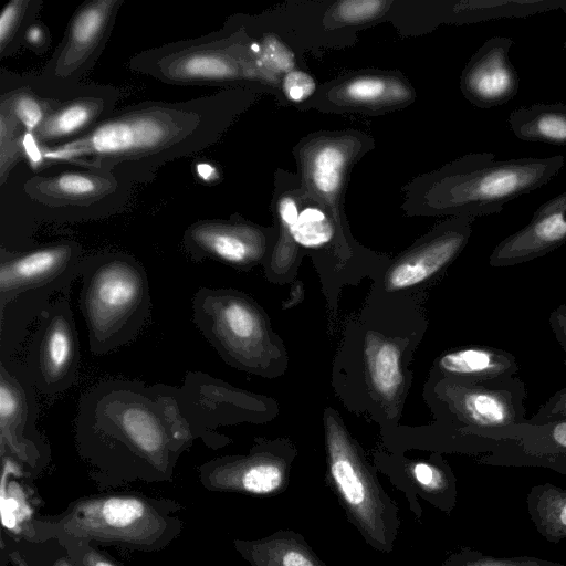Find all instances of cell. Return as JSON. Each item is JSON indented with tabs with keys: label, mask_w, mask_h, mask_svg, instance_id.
Listing matches in <instances>:
<instances>
[{
	"label": "cell",
	"mask_w": 566,
	"mask_h": 566,
	"mask_svg": "<svg viewBox=\"0 0 566 566\" xmlns=\"http://www.w3.org/2000/svg\"><path fill=\"white\" fill-rule=\"evenodd\" d=\"M230 95L181 102L147 101L114 111L84 135L61 145L28 147L34 166L70 165L149 181L170 161L214 144L230 118Z\"/></svg>",
	"instance_id": "obj_1"
},
{
	"label": "cell",
	"mask_w": 566,
	"mask_h": 566,
	"mask_svg": "<svg viewBox=\"0 0 566 566\" xmlns=\"http://www.w3.org/2000/svg\"><path fill=\"white\" fill-rule=\"evenodd\" d=\"M75 433L91 454L126 458L163 475L195 440L170 385L123 379L97 382L82 396Z\"/></svg>",
	"instance_id": "obj_2"
},
{
	"label": "cell",
	"mask_w": 566,
	"mask_h": 566,
	"mask_svg": "<svg viewBox=\"0 0 566 566\" xmlns=\"http://www.w3.org/2000/svg\"><path fill=\"white\" fill-rule=\"evenodd\" d=\"M83 258L73 240L0 250V360L12 359L54 295L70 293Z\"/></svg>",
	"instance_id": "obj_3"
},
{
	"label": "cell",
	"mask_w": 566,
	"mask_h": 566,
	"mask_svg": "<svg viewBox=\"0 0 566 566\" xmlns=\"http://www.w3.org/2000/svg\"><path fill=\"white\" fill-rule=\"evenodd\" d=\"M80 276L78 303L91 352L106 355L133 342L151 308L143 264L127 253L102 252L83 258Z\"/></svg>",
	"instance_id": "obj_4"
},
{
	"label": "cell",
	"mask_w": 566,
	"mask_h": 566,
	"mask_svg": "<svg viewBox=\"0 0 566 566\" xmlns=\"http://www.w3.org/2000/svg\"><path fill=\"white\" fill-rule=\"evenodd\" d=\"M565 157L495 160L493 153L464 156L443 168L434 190L436 209L458 217L499 213L504 206L541 188L563 168Z\"/></svg>",
	"instance_id": "obj_5"
},
{
	"label": "cell",
	"mask_w": 566,
	"mask_h": 566,
	"mask_svg": "<svg viewBox=\"0 0 566 566\" xmlns=\"http://www.w3.org/2000/svg\"><path fill=\"white\" fill-rule=\"evenodd\" d=\"M326 453V480L347 520L373 549L391 553L401 525L399 507L375 469L337 424L327 426Z\"/></svg>",
	"instance_id": "obj_6"
},
{
	"label": "cell",
	"mask_w": 566,
	"mask_h": 566,
	"mask_svg": "<svg viewBox=\"0 0 566 566\" xmlns=\"http://www.w3.org/2000/svg\"><path fill=\"white\" fill-rule=\"evenodd\" d=\"M127 65L166 84L207 86L249 80L259 69L251 44L223 31L142 51Z\"/></svg>",
	"instance_id": "obj_7"
},
{
	"label": "cell",
	"mask_w": 566,
	"mask_h": 566,
	"mask_svg": "<svg viewBox=\"0 0 566 566\" xmlns=\"http://www.w3.org/2000/svg\"><path fill=\"white\" fill-rule=\"evenodd\" d=\"M525 384L518 377L492 380L447 378L443 400L455 424L451 437H472L489 454L510 430L526 419Z\"/></svg>",
	"instance_id": "obj_8"
},
{
	"label": "cell",
	"mask_w": 566,
	"mask_h": 566,
	"mask_svg": "<svg viewBox=\"0 0 566 566\" xmlns=\"http://www.w3.org/2000/svg\"><path fill=\"white\" fill-rule=\"evenodd\" d=\"M168 524L145 499L106 495L76 501L57 521L56 528L73 539L151 549L166 535Z\"/></svg>",
	"instance_id": "obj_9"
},
{
	"label": "cell",
	"mask_w": 566,
	"mask_h": 566,
	"mask_svg": "<svg viewBox=\"0 0 566 566\" xmlns=\"http://www.w3.org/2000/svg\"><path fill=\"white\" fill-rule=\"evenodd\" d=\"M123 4V0H91L81 4L42 72L34 78L20 80L49 96L65 97L80 90L83 76L104 51Z\"/></svg>",
	"instance_id": "obj_10"
},
{
	"label": "cell",
	"mask_w": 566,
	"mask_h": 566,
	"mask_svg": "<svg viewBox=\"0 0 566 566\" xmlns=\"http://www.w3.org/2000/svg\"><path fill=\"white\" fill-rule=\"evenodd\" d=\"M192 318L229 364L251 368L258 363L262 319L247 297L233 290L201 287L192 297Z\"/></svg>",
	"instance_id": "obj_11"
},
{
	"label": "cell",
	"mask_w": 566,
	"mask_h": 566,
	"mask_svg": "<svg viewBox=\"0 0 566 566\" xmlns=\"http://www.w3.org/2000/svg\"><path fill=\"white\" fill-rule=\"evenodd\" d=\"M70 293L59 295L40 315L32 333L25 368L41 394L54 396L72 387L81 358Z\"/></svg>",
	"instance_id": "obj_12"
},
{
	"label": "cell",
	"mask_w": 566,
	"mask_h": 566,
	"mask_svg": "<svg viewBox=\"0 0 566 566\" xmlns=\"http://www.w3.org/2000/svg\"><path fill=\"white\" fill-rule=\"evenodd\" d=\"M132 182L109 171L74 168L52 175H34L23 191L35 203L51 210L82 212L83 218L107 214L103 207L123 205Z\"/></svg>",
	"instance_id": "obj_13"
},
{
	"label": "cell",
	"mask_w": 566,
	"mask_h": 566,
	"mask_svg": "<svg viewBox=\"0 0 566 566\" xmlns=\"http://www.w3.org/2000/svg\"><path fill=\"white\" fill-rule=\"evenodd\" d=\"M35 387L25 365L0 360V451L30 468L39 465L45 447L36 430Z\"/></svg>",
	"instance_id": "obj_14"
},
{
	"label": "cell",
	"mask_w": 566,
	"mask_h": 566,
	"mask_svg": "<svg viewBox=\"0 0 566 566\" xmlns=\"http://www.w3.org/2000/svg\"><path fill=\"white\" fill-rule=\"evenodd\" d=\"M293 458L290 449L259 446L247 455H228L201 465L200 478L211 491L275 496L289 486Z\"/></svg>",
	"instance_id": "obj_15"
},
{
	"label": "cell",
	"mask_w": 566,
	"mask_h": 566,
	"mask_svg": "<svg viewBox=\"0 0 566 566\" xmlns=\"http://www.w3.org/2000/svg\"><path fill=\"white\" fill-rule=\"evenodd\" d=\"M180 416L195 439L213 438L212 431L249 413L248 395L201 371H188L181 386H171Z\"/></svg>",
	"instance_id": "obj_16"
},
{
	"label": "cell",
	"mask_w": 566,
	"mask_h": 566,
	"mask_svg": "<svg viewBox=\"0 0 566 566\" xmlns=\"http://www.w3.org/2000/svg\"><path fill=\"white\" fill-rule=\"evenodd\" d=\"M118 91L111 86H82L64 97L45 117L25 147H50L75 139L104 120L114 111Z\"/></svg>",
	"instance_id": "obj_17"
},
{
	"label": "cell",
	"mask_w": 566,
	"mask_h": 566,
	"mask_svg": "<svg viewBox=\"0 0 566 566\" xmlns=\"http://www.w3.org/2000/svg\"><path fill=\"white\" fill-rule=\"evenodd\" d=\"M481 463L504 467H539L566 475V419L532 424L528 420L510 430Z\"/></svg>",
	"instance_id": "obj_18"
},
{
	"label": "cell",
	"mask_w": 566,
	"mask_h": 566,
	"mask_svg": "<svg viewBox=\"0 0 566 566\" xmlns=\"http://www.w3.org/2000/svg\"><path fill=\"white\" fill-rule=\"evenodd\" d=\"M513 40L492 36L470 59L461 75V91L480 108L506 104L520 88V78L509 57Z\"/></svg>",
	"instance_id": "obj_19"
},
{
	"label": "cell",
	"mask_w": 566,
	"mask_h": 566,
	"mask_svg": "<svg viewBox=\"0 0 566 566\" xmlns=\"http://www.w3.org/2000/svg\"><path fill=\"white\" fill-rule=\"evenodd\" d=\"M182 244L195 261L214 260L233 266H248L264 250L262 233L252 226L230 220H199L184 233Z\"/></svg>",
	"instance_id": "obj_20"
},
{
	"label": "cell",
	"mask_w": 566,
	"mask_h": 566,
	"mask_svg": "<svg viewBox=\"0 0 566 566\" xmlns=\"http://www.w3.org/2000/svg\"><path fill=\"white\" fill-rule=\"evenodd\" d=\"M566 243V191L539 206L530 222L500 241L489 263L505 268L544 256Z\"/></svg>",
	"instance_id": "obj_21"
},
{
	"label": "cell",
	"mask_w": 566,
	"mask_h": 566,
	"mask_svg": "<svg viewBox=\"0 0 566 566\" xmlns=\"http://www.w3.org/2000/svg\"><path fill=\"white\" fill-rule=\"evenodd\" d=\"M380 469L405 494L409 509L419 523L422 522L423 513L420 500L447 515L457 505V479L449 464L440 457L432 460L381 463Z\"/></svg>",
	"instance_id": "obj_22"
},
{
	"label": "cell",
	"mask_w": 566,
	"mask_h": 566,
	"mask_svg": "<svg viewBox=\"0 0 566 566\" xmlns=\"http://www.w3.org/2000/svg\"><path fill=\"white\" fill-rule=\"evenodd\" d=\"M471 219L457 217L449 220L420 250L397 263L387 276L390 290L412 287L450 264L468 243Z\"/></svg>",
	"instance_id": "obj_23"
},
{
	"label": "cell",
	"mask_w": 566,
	"mask_h": 566,
	"mask_svg": "<svg viewBox=\"0 0 566 566\" xmlns=\"http://www.w3.org/2000/svg\"><path fill=\"white\" fill-rule=\"evenodd\" d=\"M233 546L251 566H328L306 538L292 530H277L259 539H234Z\"/></svg>",
	"instance_id": "obj_24"
},
{
	"label": "cell",
	"mask_w": 566,
	"mask_h": 566,
	"mask_svg": "<svg viewBox=\"0 0 566 566\" xmlns=\"http://www.w3.org/2000/svg\"><path fill=\"white\" fill-rule=\"evenodd\" d=\"M438 368L447 378L472 381L513 377L520 369L514 355L485 345L450 350L439 358Z\"/></svg>",
	"instance_id": "obj_25"
},
{
	"label": "cell",
	"mask_w": 566,
	"mask_h": 566,
	"mask_svg": "<svg viewBox=\"0 0 566 566\" xmlns=\"http://www.w3.org/2000/svg\"><path fill=\"white\" fill-rule=\"evenodd\" d=\"M509 125L522 140L566 146L565 103H537L516 108L509 116Z\"/></svg>",
	"instance_id": "obj_26"
},
{
	"label": "cell",
	"mask_w": 566,
	"mask_h": 566,
	"mask_svg": "<svg viewBox=\"0 0 566 566\" xmlns=\"http://www.w3.org/2000/svg\"><path fill=\"white\" fill-rule=\"evenodd\" d=\"M528 515L542 537L557 544L566 539V488L534 485L526 497Z\"/></svg>",
	"instance_id": "obj_27"
},
{
	"label": "cell",
	"mask_w": 566,
	"mask_h": 566,
	"mask_svg": "<svg viewBox=\"0 0 566 566\" xmlns=\"http://www.w3.org/2000/svg\"><path fill=\"white\" fill-rule=\"evenodd\" d=\"M63 98L44 95L19 78L15 85L1 88L0 105L14 115L28 135H32Z\"/></svg>",
	"instance_id": "obj_28"
},
{
	"label": "cell",
	"mask_w": 566,
	"mask_h": 566,
	"mask_svg": "<svg viewBox=\"0 0 566 566\" xmlns=\"http://www.w3.org/2000/svg\"><path fill=\"white\" fill-rule=\"evenodd\" d=\"M366 363L377 392L387 399L394 398L403 379L398 347L392 342L373 338L366 347Z\"/></svg>",
	"instance_id": "obj_29"
},
{
	"label": "cell",
	"mask_w": 566,
	"mask_h": 566,
	"mask_svg": "<svg viewBox=\"0 0 566 566\" xmlns=\"http://www.w3.org/2000/svg\"><path fill=\"white\" fill-rule=\"evenodd\" d=\"M346 165L347 156L339 144L318 146L307 161V176L315 191L327 198L337 195Z\"/></svg>",
	"instance_id": "obj_30"
},
{
	"label": "cell",
	"mask_w": 566,
	"mask_h": 566,
	"mask_svg": "<svg viewBox=\"0 0 566 566\" xmlns=\"http://www.w3.org/2000/svg\"><path fill=\"white\" fill-rule=\"evenodd\" d=\"M42 1L12 0L0 13V56L13 54L21 44L27 28L35 20Z\"/></svg>",
	"instance_id": "obj_31"
},
{
	"label": "cell",
	"mask_w": 566,
	"mask_h": 566,
	"mask_svg": "<svg viewBox=\"0 0 566 566\" xmlns=\"http://www.w3.org/2000/svg\"><path fill=\"white\" fill-rule=\"evenodd\" d=\"M27 135L14 115L0 105V180L2 185L14 166L27 157Z\"/></svg>",
	"instance_id": "obj_32"
},
{
	"label": "cell",
	"mask_w": 566,
	"mask_h": 566,
	"mask_svg": "<svg viewBox=\"0 0 566 566\" xmlns=\"http://www.w3.org/2000/svg\"><path fill=\"white\" fill-rule=\"evenodd\" d=\"M405 87L394 85L392 81L378 76H361L343 85L342 96L345 101L357 105H377L395 99H402Z\"/></svg>",
	"instance_id": "obj_33"
},
{
	"label": "cell",
	"mask_w": 566,
	"mask_h": 566,
	"mask_svg": "<svg viewBox=\"0 0 566 566\" xmlns=\"http://www.w3.org/2000/svg\"><path fill=\"white\" fill-rule=\"evenodd\" d=\"M289 234L298 245L314 249L327 244L333 239L334 228L323 210L306 207L300 211Z\"/></svg>",
	"instance_id": "obj_34"
},
{
	"label": "cell",
	"mask_w": 566,
	"mask_h": 566,
	"mask_svg": "<svg viewBox=\"0 0 566 566\" xmlns=\"http://www.w3.org/2000/svg\"><path fill=\"white\" fill-rule=\"evenodd\" d=\"M438 566H566L563 563L534 556L497 557L463 547L450 554Z\"/></svg>",
	"instance_id": "obj_35"
},
{
	"label": "cell",
	"mask_w": 566,
	"mask_h": 566,
	"mask_svg": "<svg viewBox=\"0 0 566 566\" xmlns=\"http://www.w3.org/2000/svg\"><path fill=\"white\" fill-rule=\"evenodd\" d=\"M259 44L255 53L256 64L261 71L271 73H284L293 71V52L274 35L265 36Z\"/></svg>",
	"instance_id": "obj_36"
},
{
	"label": "cell",
	"mask_w": 566,
	"mask_h": 566,
	"mask_svg": "<svg viewBox=\"0 0 566 566\" xmlns=\"http://www.w3.org/2000/svg\"><path fill=\"white\" fill-rule=\"evenodd\" d=\"M387 2L380 0H348L334 7V17L343 23L356 24L378 17Z\"/></svg>",
	"instance_id": "obj_37"
},
{
	"label": "cell",
	"mask_w": 566,
	"mask_h": 566,
	"mask_svg": "<svg viewBox=\"0 0 566 566\" xmlns=\"http://www.w3.org/2000/svg\"><path fill=\"white\" fill-rule=\"evenodd\" d=\"M314 78L298 70H293L284 75L282 90L285 97L294 103H301L308 98L315 91Z\"/></svg>",
	"instance_id": "obj_38"
},
{
	"label": "cell",
	"mask_w": 566,
	"mask_h": 566,
	"mask_svg": "<svg viewBox=\"0 0 566 566\" xmlns=\"http://www.w3.org/2000/svg\"><path fill=\"white\" fill-rule=\"evenodd\" d=\"M560 419H566V386L549 397L528 419V422L541 424Z\"/></svg>",
	"instance_id": "obj_39"
},
{
	"label": "cell",
	"mask_w": 566,
	"mask_h": 566,
	"mask_svg": "<svg viewBox=\"0 0 566 566\" xmlns=\"http://www.w3.org/2000/svg\"><path fill=\"white\" fill-rule=\"evenodd\" d=\"M51 36L48 28L40 21L34 20L25 30L23 44L33 52L41 54L50 45Z\"/></svg>",
	"instance_id": "obj_40"
},
{
	"label": "cell",
	"mask_w": 566,
	"mask_h": 566,
	"mask_svg": "<svg viewBox=\"0 0 566 566\" xmlns=\"http://www.w3.org/2000/svg\"><path fill=\"white\" fill-rule=\"evenodd\" d=\"M549 327L562 349L566 353V303L560 304L548 316ZM566 366V359H564Z\"/></svg>",
	"instance_id": "obj_41"
},
{
	"label": "cell",
	"mask_w": 566,
	"mask_h": 566,
	"mask_svg": "<svg viewBox=\"0 0 566 566\" xmlns=\"http://www.w3.org/2000/svg\"><path fill=\"white\" fill-rule=\"evenodd\" d=\"M279 217L282 223L287 228V231L293 227L298 217V209L296 201L289 196H284L277 203Z\"/></svg>",
	"instance_id": "obj_42"
},
{
	"label": "cell",
	"mask_w": 566,
	"mask_h": 566,
	"mask_svg": "<svg viewBox=\"0 0 566 566\" xmlns=\"http://www.w3.org/2000/svg\"><path fill=\"white\" fill-rule=\"evenodd\" d=\"M81 566H119L102 553L88 547L81 556Z\"/></svg>",
	"instance_id": "obj_43"
},
{
	"label": "cell",
	"mask_w": 566,
	"mask_h": 566,
	"mask_svg": "<svg viewBox=\"0 0 566 566\" xmlns=\"http://www.w3.org/2000/svg\"><path fill=\"white\" fill-rule=\"evenodd\" d=\"M53 566H75L74 564H72L69 559L66 558H60L57 559Z\"/></svg>",
	"instance_id": "obj_44"
},
{
	"label": "cell",
	"mask_w": 566,
	"mask_h": 566,
	"mask_svg": "<svg viewBox=\"0 0 566 566\" xmlns=\"http://www.w3.org/2000/svg\"><path fill=\"white\" fill-rule=\"evenodd\" d=\"M560 9L564 11V13L566 14V0H563L562 1V6H560ZM564 49H566V39L564 41Z\"/></svg>",
	"instance_id": "obj_45"
}]
</instances>
